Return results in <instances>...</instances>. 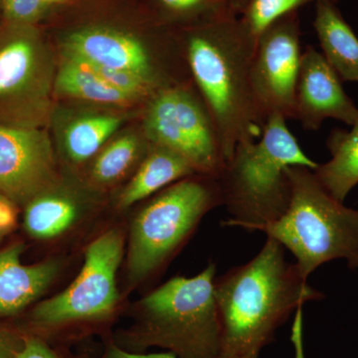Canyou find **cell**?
<instances>
[{
  "label": "cell",
  "mask_w": 358,
  "mask_h": 358,
  "mask_svg": "<svg viewBox=\"0 0 358 358\" xmlns=\"http://www.w3.org/2000/svg\"><path fill=\"white\" fill-rule=\"evenodd\" d=\"M300 37L296 11L275 21L256 40L251 86L263 126L275 114L294 120V93L303 54Z\"/></svg>",
  "instance_id": "9c48e42d"
},
{
  "label": "cell",
  "mask_w": 358,
  "mask_h": 358,
  "mask_svg": "<svg viewBox=\"0 0 358 358\" xmlns=\"http://www.w3.org/2000/svg\"><path fill=\"white\" fill-rule=\"evenodd\" d=\"M284 115H270L260 138L239 143L217 178L222 205L231 215L222 226L255 231L288 210L291 182L286 167L310 169L317 162L303 152Z\"/></svg>",
  "instance_id": "277c9868"
},
{
  "label": "cell",
  "mask_w": 358,
  "mask_h": 358,
  "mask_svg": "<svg viewBox=\"0 0 358 358\" xmlns=\"http://www.w3.org/2000/svg\"><path fill=\"white\" fill-rule=\"evenodd\" d=\"M145 131L152 145L180 155L197 173L218 178L225 166L213 117L199 92L185 85L167 87L152 96Z\"/></svg>",
  "instance_id": "ba28073f"
},
{
  "label": "cell",
  "mask_w": 358,
  "mask_h": 358,
  "mask_svg": "<svg viewBox=\"0 0 358 358\" xmlns=\"http://www.w3.org/2000/svg\"><path fill=\"white\" fill-rule=\"evenodd\" d=\"M2 11L10 24L30 26L43 15V0H0Z\"/></svg>",
  "instance_id": "603a6c76"
},
{
  "label": "cell",
  "mask_w": 358,
  "mask_h": 358,
  "mask_svg": "<svg viewBox=\"0 0 358 358\" xmlns=\"http://www.w3.org/2000/svg\"><path fill=\"white\" fill-rule=\"evenodd\" d=\"M140 155V141L126 134L110 143L94 164L92 176L101 185H110L122 178Z\"/></svg>",
  "instance_id": "44dd1931"
},
{
  "label": "cell",
  "mask_w": 358,
  "mask_h": 358,
  "mask_svg": "<svg viewBox=\"0 0 358 358\" xmlns=\"http://www.w3.org/2000/svg\"><path fill=\"white\" fill-rule=\"evenodd\" d=\"M218 1L224 13L237 15V14H241L249 0H218Z\"/></svg>",
  "instance_id": "f1b7e54d"
},
{
  "label": "cell",
  "mask_w": 358,
  "mask_h": 358,
  "mask_svg": "<svg viewBox=\"0 0 358 358\" xmlns=\"http://www.w3.org/2000/svg\"><path fill=\"white\" fill-rule=\"evenodd\" d=\"M122 254L124 236L120 230L107 231L94 240L85 252L81 272L69 288L33 310V326L53 331L109 319L120 299L117 272Z\"/></svg>",
  "instance_id": "52a82bcc"
},
{
  "label": "cell",
  "mask_w": 358,
  "mask_h": 358,
  "mask_svg": "<svg viewBox=\"0 0 358 358\" xmlns=\"http://www.w3.org/2000/svg\"><path fill=\"white\" fill-rule=\"evenodd\" d=\"M192 164L173 150L155 145L120 196L119 206L128 208L171 183L194 176Z\"/></svg>",
  "instance_id": "2e32d148"
},
{
  "label": "cell",
  "mask_w": 358,
  "mask_h": 358,
  "mask_svg": "<svg viewBox=\"0 0 358 358\" xmlns=\"http://www.w3.org/2000/svg\"><path fill=\"white\" fill-rule=\"evenodd\" d=\"M255 44L240 18L226 13L211 16L186 37L190 77L215 122L226 162L239 143L262 133L251 86Z\"/></svg>",
  "instance_id": "7a4b0ae2"
},
{
  "label": "cell",
  "mask_w": 358,
  "mask_h": 358,
  "mask_svg": "<svg viewBox=\"0 0 358 358\" xmlns=\"http://www.w3.org/2000/svg\"><path fill=\"white\" fill-rule=\"evenodd\" d=\"M219 205H222V197L214 176L196 173L164 188L136 214L131 224L129 280L143 281L166 265L205 214Z\"/></svg>",
  "instance_id": "8992f818"
},
{
  "label": "cell",
  "mask_w": 358,
  "mask_h": 358,
  "mask_svg": "<svg viewBox=\"0 0 358 358\" xmlns=\"http://www.w3.org/2000/svg\"><path fill=\"white\" fill-rule=\"evenodd\" d=\"M43 1L48 6V4L51 3H63L66 0H43Z\"/></svg>",
  "instance_id": "f546056e"
},
{
  "label": "cell",
  "mask_w": 358,
  "mask_h": 358,
  "mask_svg": "<svg viewBox=\"0 0 358 358\" xmlns=\"http://www.w3.org/2000/svg\"><path fill=\"white\" fill-rule=\"evenodd\" d=\"M343 82L319 51L308 46L301 54L294 93V120L307 131H317L326 120L355 126L358 108L343 88Z\"/></svg>",
  "instance_id": "7c38bea8"
},
{
  "label": "cell",
  "mask_w": 358,
  "mask_h": 358,
  "mask_svg": "<svg viewBox=\"0 0 358 358\" xmlns=\"http://www.w3.org/2000/svg\"><path fill=\"white\" fill-rule=\"evenodd\" d=\"M16 358H62L45 339L36 334H24L23 343Z\"/></svg>",
  "instance_id": "d4e9b609"
},
{
  "label": "cell",
  "mask_w": 358,
  "mask_h": 358,
  "mask_svg": "<svg viewBox=\"0 0 358 358\" xmlns=\"http://www.w3.org/2000/svg\"><path fill=\"white\" fill-rule=\"evenodd\" d=\"M313 1L320 0H249L240 20L256 42L261 33L275 21Z\"/></svg>",
  "instance_id": "7402d4cb"
},
{
  "label": "cell",
  "mask_w": 358,
  "mask_h": 358,
  "mask_svg": "<svg viewBox=\"0 0 358 358\" xmlns=\"http://www.w3.org/2000/svg\"><path fill=\"white\" fill-rule=\"evenodd\" d=\"M17 211L15 203L0 193V238L6 236L15 226Z\"/></svg>",
  "instance_id": "4316f807"
},
{
  "label": "cell",
  "mask_w": 358,
  "mask_h": 358,
  "mask_svg": "<svg viewBox=\"0 0 358 358\" xmlns=\"http://www.w3.org/2000/svg\"><path fill=\"white\" fill-rule=\"evenodd\" d=\"M24 245L15 243L0 251V315H17L39 298L59 273V263L45 261L23 265Z\"/></svg>",
  "instance_id": "5bb4252c"
},
{
  "label": "cell",
  "mask_w": 358,
  "mask_h": 358,
  "mask_svg": "<svg viewBox=\"0 0 358 358\" xmlns=\"http://www.w3.org/2000/svg\"><path fill=\"white\" fill-rule=\"evenodd\" d=\"M103 358H178L173 353H134L126 352L119 348L114 341L108 343L105 355Z\"/></svg>",
  "instance_id": "83f0119b"
},
{
  "label": "cell",
  "mask_w": 358,
  "mask_h": 358,
  "mask_svg": "<svg viewBox=\"0 0 358 358\" xmlns=\"http://www.w3.org/2000/svg\"><path fill=\"white\" fill-rule=\"evenodd\" d=\"M166 13L176 16H188L206 13L214 15L224 13L218 0H157Z\"/></svg>",
  "instance_id": "cb8c5ba5"
},
{
  "label": "cell",
  "mask_w": 358,
  "mask_h": 358,
  "mask_svg": "<svg viewBox=\"0 0 358 358\" xmlns=\"http://www.w3.org/2000/svg\"><path fill=\"white\" fill-rule=\"evenodd\" d=\"M331 159L313 169L315 178L334 199L345 202L358 185V122L348 129H334L327 140Z\"/></svg>",
  "instance_id": "e0dca14e"
},
{
  "label": "cell",
  "mask_w": 358,
  "mask_h": 358,
  "mask_svg": "<svg viewBox=\"0 0 358 358\" xmlns=\"http://www.w3.org/2000/svg\"><path fill=\"white\" fill-rule=\"evenodd\" d=\"M216 272L211 262L194 277H174L154 289L138 303L136 324L115 345L134 353L157 346L178 358H221Z\"/></svg>",
  "instance_id": "3957f363"
},
{
  "label": "cell",
  "mask_w": 358,
  "mask_h": 358,
  "mask_svg": "<svg viewBox=\"0 0 358 358\" xmlns=\"http://www.w3.org/2000/svg\"><path fill=\"white\" fill-rule=\"evenodd\" d=\"M313 27L322 55L341 82H358V37L333 0L317 2Z\"/></svg>",
  "instance_id": "9a60e30c"
},
{
  "label": "cell",
  "mask_w": 358,
  "mask_h": 358,
  "mask_svg": "<svg viewBox=\"0 0 358 358\" xmlns=\"http://www.w3.org/2000/svg\"><path fill=\"white\" fill-rule=\"evenodd\" d=\"M324 298V294L303 281L294 264L287 262L284 247L267 237L252 260L216 278L221 358H259L293 313L296 319L292 339L296 358H303L301 310L308 301Z\"/></svg>",
  "instance_id": "6da1fadb"
},
{
  "label": "cell",
  "mask_w": 358,
  "mask_h": 358,
  "mask_svg": "<svg viewBox=\"0 0 358 358\" xmlns=\"http://www.w3.org/2000/svg\"><path fill=\"white\" fill-rule=\"evenodd\" d=\"M55 159L50 140L37 128L0 124V193L27 204L50 187Z\"/></svg>",
  "instance_id": "8fae6325"
},
{
  "label": "cell",
  "mask_w": 358,
  "mask_h": 358,
  "mask_svg": "<svg viewBox=\"0 0 358 358\" xmlns=\"http://www.w3.org/2000/svg\"><path fill=\"white\" fill-rule=\"evenodd\" d=\"M65 51L66 57L86 64L129 70L155 80L164 88L174 86L164 77L145 43L129 33L105 27L85 28L68 37Z\"/></svg>",
  "instance_id": "4fadbf2b"
},
{
  "label": "cell",
  "mask_w": 358,
  "mask_h": 358,
  "mask_svg": "<svg viewBox=\"0 0 358 358\" xmlns=\"http://www.w3.org/2000/svg\"><path fill=\"white\" fill-rule=\"evenodd\" d=\"M56 85L61 93L89 102L120 105L134 100L103 81L89 66L71 58L59 71Z\"/></svg>",
  "instance_id": "d6986e66"
},
{
  "label": "cell",
  "mask_w": 358,
  "mask_h": 358,
  "mask_svg": "<svg viewBox=\"0 0 358 358\" xmlns=\"http://www.w3.org/2000/svg\"><path fill=\"white\" fill-rule=\"evenodd\" d=\"M48 189L26 204L24 228L35 239L50 240L64 234L81 215V206L73 197Z\"/></svg>",
  "instance_id": "ac0fdd59"
},
{
  "label": "cell",
  "mask_w": 358,
  "mask_h": 358,
  "mask_svg": "<svg viewBox=\"0 0 358 358\" xmlns=\"http://www.w3.org/2000/svg\"><path fill=\"white\" fill-rule=\"evenodd\" d=\"M292 187L288 210L274 222L255 231L277 240L296 258L303 281L322 264L345 259L358 270V209L334 199L303 166L286 167Z\"/></svg>",
  "instance_id": "5b68a950"
},
{
  "label": "cell",
  "mask_w": 358,
  "mask_h": 358,
  "mask_svg": "<svg viewBox=\"0 0 358 358\" xmlns=\"http://www.w3.org/2000/svg\"><path fill=\"white\" fill-rule=\"evenodd\" d=\"M24 334L0 327V358H16L23 343Z\"/></svg>",
  "instance_id": "484cf974"
},
{
  "label": "cell",
  "mask_w": 358,
  "mask_h": 358,
  "mask_svg": "<svg viewBox=\"0 0 358 358\" xmlns=\"http://www.w3.org/2000/svg\"><path fill=\"white\" fill-rule=\"evenodd\" d=\"M122 121L117 115H101L73 122L65 134V148L69 159L81 164L93 157L120 128Z\"/></svg>",
  "instance_id": "ffe728a7"
},
{
  "label": "cell",
  "mask_w": 358,
  "mask_h": 358,
  "mask_svg": "<svg viewBox=\"0 0 358 358\" xmlns=\"http://www.w3.org/2000/svg\"><path fill=\"white\" fill-rule=\"evenodd\" d=\"M10 25L0 37V124L36 128L41 49L29 26Z\"/></svg>",
  "instance_id": "30bf717a"
}]
</instances>
